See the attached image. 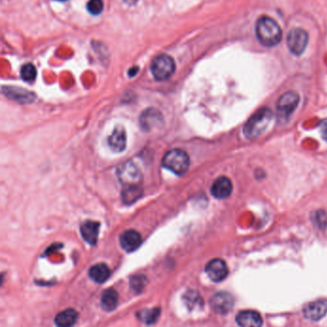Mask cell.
<instances>
[{"instance_id": "9c48e42d", "label": "cell", "mask_w": 327, "mask_h": 327, "mask_svg": "<svg viewBox=\"0 0 327 327\" xmlns=\"http://www.w3.org/2000/svg\"><path fill=\"white\" fill-rule=\"evenodd\" d=\"M205 272L208 278L212 281L220 282L227 278L228 275V268L223 259L214 258L206 264Z\"/></svg>"}, {"instance_id": "7402d4cb", "label": "cell", "mask_w": 327, "mask_h": 327, "mask_svg": "<svg viewBox=\"0 0 327 327\" xmlns=\"http://www.w3.org/2000/svg\"><path fill=\"white\" fill-rule=\"evenodd\" d=\"M183 300L185 302L186 306L188 307L190 310H194V309H197V308H201L202 305H203V302H202V299H201V296L196 291H188L183 296Z\"/></svg>"}, {"instance_id": "52a82bcc", "label": "cell", "mask_w": 327, "mask_h": 327, "mask_svg": "<svg viewBox=\"0 0 327 327\" xmlns=\"http://www.w3.org/2000/svg\"><path fill=\"white\" fill-rule=\"evenodd\" d=\"M234 305L233 297L227 292H219L210 299V307L215 313L219 315H227Z\"/></svg>"}, {"instance_id": "9a60e30c", "label": "cell", "mask_w": 327, "mask_h": 327, "mask_svg": "<svg viewBox=\"0 0 327 327\" xmlns=\"http://www.w3.org/2000/svg\"><path fill=\"white\" fill-rule=\"evenodd\" d=\"M99 229H100V224L98 222L88 220L82 224L81 234L87 242L94 245L98 239Z\"/></svg>"}, {"instance_id": "7c38bea8", "label": "cell", "mask_w": 327, "mask_h": 327, "mask_svg": "<svg viewBox=\"0 0 327 327\" xmlns=\"http://www.w3.org/2000/svg\"><path fill=\"white\" fill-rule=\"evenodd\" d=\"M236 323L239 327H262L263 326L261 315L252 310L239 312L236 315Z\"/></svg>"}, {"instance_id": "6da1fadb", "label": "cell", "mask_w": 327, "mask_h": 327, "mask_svg": "<svg viewBox=\"0 0 327 327\" xmlns=\"http://www.w3.org/2000/svg\"><path fill=\"white\" fill-rule=\"evenodd\" d=\"M255 35L262 45L273 47L280 42L282 38V30L272 17L261 16L255 24Z\"/></svg>"}, {"instance_id": "4fadbf2b", "label": "cell", "mask_w": 327, "mask_h": 327, "mask_svg": "<svg viewBox=\"0 0 327 327\" xmlns=\"http://www.w3.org/2000/svg\"><path fill=\"white\" fill-rule=\"evenodd\" d=\"M142 243V237L139 231L136 230H128L120 236V245L126 252H134L139 249Z\"/></svg>"}, {"instance_id": "8fae6325", "label": "cell", "mask_w": 327, "mask_h": 327, "mask_svg": "<svg viewBox=\"0 0 327 327\" xmlns=\"http://www.w3.org/2000/svg\"><path fill=\"white\" fill-rule=\"evenodd\" d=\"M163 121V115L157 109H147L140 116V125L146 130L150 131L157 126H160Z\"/></svg>"}, {"instance_id": "5bb4252c", "label": "cell", "mask_w": 327, "mask_h": 327, "mask_svg": "<svg viewBox=\"0 0 327 327\" xmlns=\"http://www.w3.org/2000/svg\"><path fill=\"white\" fill-rule=\"evenodd\" d=\"M233 187L231 181L225 176L219 177L214 181L211 187V194L218 199H226L231 193Z\"/></svg>"}, {"instance_id": "44dd1931", "label": "cell", "mask_w": 327, "mask_h": 327, "mask_svg": "<svg viewBox=\"0 0 327 327\" xmlns=\"http://www.w3.org/2000/svg\"><path fill=\"white\" fill-rule=\"evenodd\" d=\"M142 195V189L140 186L125 187L122 192V199L126 204H132L137 201Z\"/></svg>"}, {"instance_id": "277c9868", "label": "cell", "mask_w": 327, "mask_h": 327, "mask_svg": "<svg viewBox=\"0 0 327 327\" xmlns=\"http://www.w3.org/2000/svg\"><path fill=\"white\" fill-rule=\"evenodd\" d=\"M176 70V64L172 57L161 54L151 63V72L157 81H166L172 77Z\"/></svg>"}, {"instance_id": "30bf717a", "label": "cell", "mask_w": 327, "mask_h": 327, "mask_svg": "<svg viewBox=\"0 0 327 327\" xmlns=\"http://www.w3.org/2000/svg\"><path fill=\"white\" fill-rule=\"evenodd\" d=\"M303 316L313 322L320 321L327 313V301L325 299L317 300L312 303H307L303 310Z\"/></svg>"}, {"instance_id": "ffe728a7", "label": "cell", "mask_w": 327, "mask_h": 327, "mask_svg": "<svg viewBox=\"0 0 327 327\" xmlns=\"http://www.w3.org/2000/svg\"><path fill=\"white\" fill-rule=\"evenodd\" d=\"M161 316V309L160 308H151V309H144L142 311L138 312V317L148 326L154 325Z\"/></svg>"}, {"instance_id": "ba28073f", "label": "cell", "mask_w": 327, "mask_h": 327, "mask_svg": "<svg viewBox=\"0 0 327 327\" xmlns=\"http://www.w3.org/2000/svg\"><path fill=\"white\" fill-rule=\"evenodd\" d=\"M299 103H300V96L297 92L295 91L286 92L277 101V113L282 118H287L298 108Z\"/></svg>"}, {"instance_id": "cb8c5ba5", "label": "cell", "mask_w": 327, "mask_h": 327, "mask_svg": "<svg viewBox=\"0 0 327 327\" xmlns=\"http://www.w3.org/2000/svg\"><path fill=\"white\" fill-rule=\"evenodd\" d=\"M20 75H21V78L27 83L34 82L37 77L36 67L32 63H26L21 67Z\"/></svg>"}, {"instance_id": "d6986e66", "label": "cell", "mask_w": 327, "mask_h": 327, "mask_svg": "<svg viewBox=\"0 0 327 327\" xmlns=\"http://www.w3.org/2000/svg\"><path fill=\"white\" fill-rule=\"evenodd\" d=\"M118 300H119V296H118L117 291L114 290L113 288L107 289V290L104 291L102 294L101 307L105 311H108V312L113 311L117 306Z\"/></svg>"}, {"instance_id": "d4e9b609", "label": "cell", "mask_w": 327, "mask_h": 327, "mask_svg": "<svg viewBox=\"0 0 327 327\" xmlns=\"http://www.w3.org/2000/svg\"><path fill=\"white\" fill-rule=\"evenodd\" d=\"M146 283H147V279L144 276H141V275L133 277L131 279V281H130L131 288L137 293H140L141 291L143 290Z\"/></svg>"}, {"instance_id": "603a6c76", "label": "cell", "mask_w": 327, "mask_h": 327, "mask_svg": "<svg viewBox=\"0 0 327 327\" xmlns=\"http://www.w3.org/2000/svg\"><path fill=\"white\" fill-rule=\"evenodd\" d=\"M4 89L7 90V92H6L7 97H12L15 101H18L19 99H21V102H30L31 101L32 94L27 92L25 90L18 89V88H12V87H6Z\"/></svg>"}, {"instance_id": "ac0fdd59", "label": "cell", "mask_w": 327, "mask_h": 327, "mask_svg": "<svg viewBox=\"0 0 327 327\" xmlns=\"http://www.w3.org/2000/svg\"><path fill=\"white\" fill-rule=\"evenodd\" d=\"M88 276L96 283H104L111 276V270L108 265L98 263L91 267L88 271Z\"/></svg>"}, {"instance_id": "4316f807", "label": "cell", "mask_w": 327, "mask_h": 327, "mask_svg": "<svg viewBox=\"0 0 327 327\" xmlns=\"http://www.w3.org/2000/svg\"><path fill=\"white\" fill-rule=\"evenodd\" d=\"M320 129H321V134H322L323 138L327 141V119L321 123Z\"/></svg>"}, {"instance_id": "2e32d148", "label": "cell", "mask_w": 327, "mask_h": 327, "mask_svg": "<svg viewBox=\"0 0 327 327\" xmlns=\"http://www.w3.org/2000/svg\"><path fill=\"white\" fill-rule=\"evenodd\" d=\"M108 143L110 147L115 152H122L127 145V136L125 129L121 126L114 128V132L109 137Z\"/></svg>"}, {"instance_id": "f1b7e54d", "label": "cell", "mask_w": 327, "mask_h": 327, "mask_svg": "<svg viewBox=\"0 0 327 327\" xmlns=\"http://www.w3.org/2000/svg\"><path fill=\"white\" fill-rule=\"evenodd\" d=\"M57 1H66V0H57Z\"/></svg>"}, {"instance_id": "484cf974", "label": "cell", "mask_w": 327, "mask_h": 327, "mask_svg": "<svg viewBox=\"0 0 327 327\" xmlns=\"http://www.w3.org/2000/svg\"><path fill=\"white\" fill-rule=\"evenodd\" d=\"M88 12L93 15H98L104 10L103 0H89L87 4Z\"/></svg>"}, {"instance_id": "8992f818", "label": "cell", "mask_w": 327, "mask_h": 327, "mask_svg": "<svg viewBox=\"0 0 327 327\" xmlns=\"http://www.w3.org/2000/svg\"><path fill=\"white\" fill-rule=\"evenodd\" d=\"M308 33L302 28H293L287 36V46L290 52L296 56H301L308 45Z\"/></svg>"}, {"instance_id": "7a4b0ae2", "label": "cell", "mask_w": 327, "mask_h": 327, "mask_svg": "<svg viewBox=\"0 0 327 327\" xmlns=\"http://www.w3.org/2000/svg\"><path fill=\"white\" fill-rule=\"evenodd\" d=\"M273 119V113L270 109H259L255 112L244 126L245 136L252 140L264 132Z\"/></svg>"}, {"instance_id": "83f0119b", "label": "cell", "mask_w": 327, "mask_h": 327, "mask_svg": "<svg viewBox=\"0 0 327 327\" xmlns=\"http://www.w3.org/2000/svg\"><path fill=\"white\" fill-rule=\"evenodd\" d=\"M138 71H139V68H138V67H136V68H135V70H132V73H130V75H131V76H135Z\"/></svg>"}, {"instance_id": "3957f363", "label": "cell", "mask_w": 327, "mask_h": 327, "mask_svg": "<svg viewBox=\"0 0 327 327\" xmlns=\"http://www.w3.org/2000/svg\"><path fill=\"white\" fill-rule=\"evenodd\" d=\"M164 168L173 171L176 175H183L189 169L190 159L188 154L178 148L169 150L163 160Z\"/></svg>"}, {"instance_id": "5b68a950", "label": "cell", "mask_w": 327, "mask_h": 327, "mask_svg": "<svg viewBox=\"0 0 327 327\" xmlns=\"http://www.w3.org/2000/svg\"><path fill=\"white\" fill-rule=\"evenodd\" d=\"M117 176L119 181L125 187L140 186L142 181V174L139 168L132 162L122 164L117 170Z\"/></svg>"}, {"instance_id": "e0dca14e", "label": "cell", "mask_w": 327, "mask_h": 327, "mask_svg": "<svg viewBox=\"0 0 327 327\" xmlns=\"http://www.w3.org/2000/svg\"><path fill=\"white\" fill-rule=\"evenodd\" d=\"M78 320V312L75 309L67 308L55 317V325L57 327H72Z\"/></svg>"}]
</instances>
